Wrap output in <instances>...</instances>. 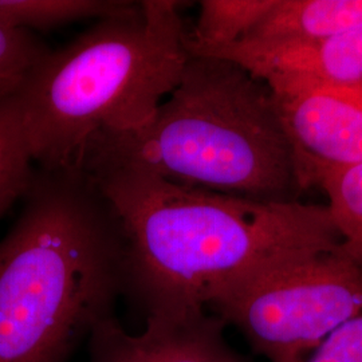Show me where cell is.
<instances>
[{"label":"cell","mask_w":362,"mask_h":362,"mask_svg":"<svg viewBox=\"0 0 362 362\" xmlns=\"http://www.w3.org/2000/svg\"><path fill=\"white\" fill-rule=\"evenodd\" d=\"M86 175L116 218L125 286L148 313L206 311L276 262L342 243L327 206L216 194L130 169Z\"/></svg>","instance_id":"cell-1"},{"label":"cell","mask_w":362,"mask_h":362,"mask_svg":"<svg viewBox=\"0 0 362 362\" xmlns=\"http://www.w3.org/2000/svg\"><path fill=\"white\" fill-rule=\"evenodd\" d=\"M0 240V362H64L125 286L116 218L78 169H37Z\"/></svg>","instance_id":"cell-2"},{"label":"cell","mask_w":362,"mask_h":362,"mask_svg":"<svg viewBox=\"0 0 362 362\" xmlns=\"http://www.w3.org/2000/svg\"><path fill=\"white\" fill-rule=\"evenodd\" d=\"M76 169H130L259 202H293L299 192L269 85L236 64L191 54L152 119L100 133Z\"/></svg>","instance_id":"cell-3"},{"label":"cell","mask_w":362,"mask_h":362,"mask_svg":"<svg viewBox=\"0 0 362 362\" xmlns=\"http://www.w3.org/2000/svg\"><path fill=\"white\" fill-rule=\"evenodd\" d=\"M177 7L169 0L137 3L49 50L15 94L35 167L76 169L100 133L152 119L189 59Z\"/></svg>","instance_id":"cell-4"},{"label":"cell","mask_w":362,"mask_h":362,"mask_svg":"<svg viewBox=\"0 0 362 362\" xmlns=\"http://www.w3.org/2000/svg\"><path fill=\"white\" fill-rule=\"evenodd\" d=\"M208 308L270 362H300L362 313V259L342 246L284 259Z\"/></svg>","instance_id":"cell-5"},{"label":"cell","mask_w":362,"mask_h":362,"mask_svg":"<svg viewBox=\"0 0 362 362\" xmlns=\"http://www.w3.org/2000/svg\"><path fill=\"white\" fill-rule=\"evenodd\" d=\"M291 149L298 191L322 187L362 163V97L321 86L270 83Z\"/></svg>","instance_id":"cell-6"},{"label":"cell","mask_w":362,"mask_h":362,"mask_svg":"<svg viewBox=\"0 0 362 362\" xmlns=\"http://www.w3.org/2000/svg\"><path fill=\"white\" fill-rule=\"evenodd\" d=\"M223 326L206 311L148 313L146 329L132 336L110 317L91 332V362H235Z\"/></svg>","instance_id":"cell-7"},{"label":"cell","mask_w":362,"mask_h":362,"mask_svg":"<svg viewBox=\"0 0 362 362\" xmlns=\"http://www.w3.org/2000/svg\"><path fill=\"white\" fill-rule=\"evenodd\" d=\"M200 57L236 64L267 85L303 83L362 97V30L302 45L275 46L240 40Z\"/></svg>","instance_id":"cell-8"},{"label":"cell","mask_w":362,"mask_h":362,"mask_svg":"<svg viewBox=\"0 0 362 362\" xmlns=\"http://www.w3.org/2000/svg\"><path fill=\"white\" fill-rule=\"evenodd\" d=\"M362 30V0H276L243 42L302 45Z\"/></svg>","instance_id":"cell-9"},{"label":"cell","mask_w":362,"mask_h":362,"mask_svg":"<svg viewBox=\"0 0 362 362\" xmlns=\"http://www.w3.org/2000/svg\"><path fill=\"white\" fill-rule=\"evenodd\" d=\"M276 0H203L196 25L187 31L191 55L219 50L240 42L270 13Z\"/></svg>","instance_id":"cell-10"},{"label":"cell","mask_w":362,"mask_h":362,"mask_svg":"<svg viewBox=\"0 0 362 362\" xmlns=\"http://www.w3.org/2000/svg\"><path fill=\"white\" fill-rule=\"evenodd\" d=\"M137 3L112 0H0V26L27 30L129 13Z\"/></svg>","instance_id":"cell-11"},{"label":"cell","mask_w":362,"mask_h":362,"mask_svg":"<svg viewBox=\"0 0 362 362\" xmlns=\"http://www.w3.org/2000/svg\"><path fill=\"white\" fill-rule=\"evenodd\" d=\"M35 173L15 95L3 98L0 100V218L25 197Z\"/></svg>","instance_id":"cell-12"},{"label":"cell","mask_w":362,"mask_h":362,"mask_svg":"<svg viewBox=\"0 0 362 362\" xmlns=\"http://www.w3.org/2000/svg\"><path fill=\"white\" fill-rule=\"evenodd\" d=\"M342 246L362 259V163L334 175L321 187Z\"/></svg>","instance_id":"cell-13"},{"label":"cell","mask_w":362,"mask_h":362,"mask_svg":"<svg viewBox=\"0 0 362 362\" xmlns=\"http://www.w3.org/2000/svg\"><path fill=\"white\" fill-rule=\"evenodd\" d=\"M49 50L31 31L0 26V100L22 89Z\"/></svg>","instance_id":"cell-14"},{"label":"cell","mask_w":362,"mask_h":362,"mask_svg":"<svg viewBox=\"0 0 362 362\" xmlns=\"http://www.w3.org/2000/svg\"><path fill=\"white\" fill-rule=\"evenodd\" d=\"M300 362H362V313L339 326Z\"/></svg>","instance_id":"cell-15"},{"label":"cell","mask_w":362,"mask_h":362,"mask_svg":"<svg viewBox=\"0 0 362 362\" xmlns=\"http://www.w3.org/2000/svg\"><path fill=\"white\" fill-rule=\"evenodd\" d=\"M235 362H242V361H240V360H238V358H236V361H235Z\"/></svg>","instance_id":"cell-16"}]
</instances>
